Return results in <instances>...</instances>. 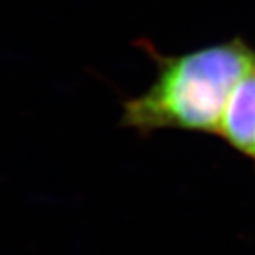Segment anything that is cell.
<instances>
[{"label": "cell", "instance_id": "obj_1", "mask_svg": "<svg viewBox=\"0 0 255 255\" xmlns=\"http://www.w3.org/2000/svg\"><path fill=\"white\" fill-rule=\"evenodd\" d=\"M140 45L157 76L143 94L122 103L120 125L141 135L165 128L217 135L234 88L255 68V51L240 37L181 56H163L146 40Z\"/></svg>", "mask_w": 255, "mask_h": 255}, {"label": "cell", "instance_id": "obj_2", "mask_svg": "<svg viewBox=\"0 0 255 255\" xmlns=\"http://www.w3.org/2000/svg\"><path fill=\"white\" fill-rule=\"evenodd\" d=\"M217 135L255 163V68L234 88Z\"/></svg>", "mask_w": 255, "mask_h": 255}]
</instances>
